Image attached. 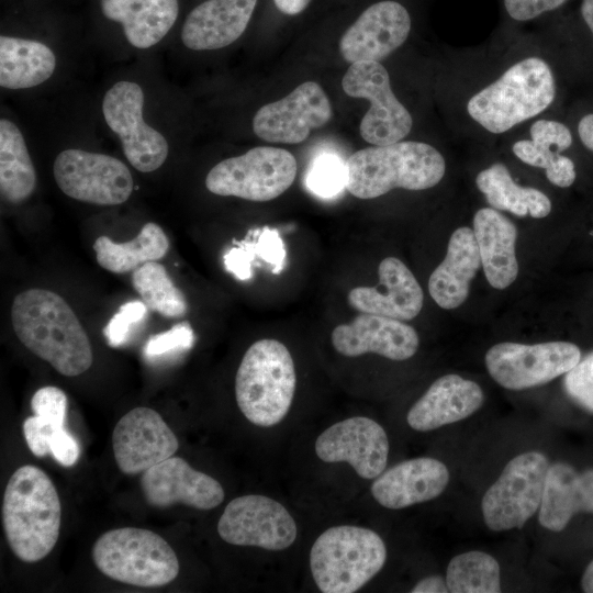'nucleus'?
<instances>
[{
  "label": "nucleus",
  "mask_w": 593,
  "mask_h": 593,
  "mask_svg": "<svg viewBox=\"0 0 593 593\" xmlns=\"http://www.w3.org/2000/svg\"><path fill=\"white\" fill-rule=\"evenodd\" d=\"M11 321L19 340L60 374L76 377L92 366L89 337L59 294L42 288L19 293L12 302Z\"/></svg>",
  "instance_id": "f257e3e1"
},
{
  "label": "nucleus",
  "mask_w": 593,
  "mask_h": 593,
  "mask_svg": "<svg viewBox=\"0 0 593 593\" xmlns=\"http://www.w3.org/2000/svg\"><path fill=\"white\" fill-rule=\"evenodd\" d=\"M2 524L12 552L24 562L44 559L55 547L61 505L49 477L25 465L10 477L2 501Z\"/></svg>",
  "instance_id": "f03ea898"
},
{
  "label": "nucleus",
  "mask_w": 593,
  "mask_h": 593,
  "mask_svg": "<svg viewBox=\"0 0 593 593\" xmlns=\"http://www.w3.org/2000/svg\"><path fill=\"white\" fill-rule=\"evenodd\" d=\"M346 189L358 199H374L401 188L419 191L435 187L446 172L443 155L432 145L400 141L366 147L347 161Z\"/></svg>",
  "instance_id": "7ed1b4c3"
},
{
  "label": "nucleus",
  "mask_w": 593,
  "mask_h": 593,
  "mask_svg": "<svg viewBox=\"0 0 593 593\" xmlns=\"http://www.w3.org/2000/svg\"><path fill=\"white\" fill-rule=\"evenodd\" d=\"M555 96L551 68L544 59L530 56L512 65L473 94L467 111L484 130L501 134L544 112Z\"/></svg>",
  "instance_id": "20e7f679"
},
{
  "label": "nucleus",
  "mask_w": 593,
  "mask_h": 593,
  "mask_svg": "<svg viewBox=\"0 0 593 593\" xmlns=\"http://www.w3.org/2000/svg\"><path fill=\"white\" fill-rule=\"evenodd\" d=\"M296 385L289 349L279 340L255 342L245 353L235 377V398L253 424L270 427L288 414Z\"/></svg>",
  "instance_id": "39448f33"
},
{
  "label": "nucleus",
  "mask_w": 593,
  "mask_h": 593,
  "mask_svg": "<svg viewBox=\"0 0 593 593\" xmlns=\"http://www.w3.org/2000/svg\"><path fill=\"white\" fill-rule=\"evenodd\" d=\"M387 548L381 537L359 526H334L314 541L310 568L323 593H353L384 566Z\"/></svg>",
  "instance_id": "423d86ee"
},
{
  "label": "nucleus",
  "mask_w": 593,
  "mask_h": 593,
  "mask_svg": "<svg viewBox=\"0 0 593 593\" xmlns=\"http://www.w3.org/2000/svg\"><path fill=\"white\" fill-rule=\"evenodd\" d=\"M92 559L108 578L139 588L164 586L179 573V560L158 534L138 527L105 532L93 544Z\"/></svg>",
  "instance_id": "0eeeda50"
},
{
  "label": "nucleus",
  "mask_w": 593,
  "mask_h": 593,
  "mask_svg": "<svg viewBox=\"0 0 593 593\" xmlns=\"http://www.w3.org/2000/svg\"><path fill=\"white\" fill-rule=\"evenodd\" d=\"M296 169V160L290 152L258 146L217 163L208 172L205 187L217 195L265 202L290 188Z\"/></svg>",
  "instance_id": "6e6552de"
},
{
  "label": "nucleus",
  "mask_w": 593,
  "mask_h": 593,
  "mask_svg": "<svg viewBox=\"0 0 593 593\" xmlns=\"http://www.w3.org/2000/svg\"><path fill=\"white\" fill-rule=\"evenodd\" d=\"M548 468L539 451L514 457L482 497L485 525L494 532L522 528L540 507Z\"/></svg>",
  "instance_id": "1a4fd4ad"
},
{
  "label": "nucleus",
  "mask_w": 593,
  "mask_h": 593,
  "mask_svg": "<svg viewBox=\"0 0 593 593\" xmlns=\"http://www.w3.org/2000/svg\"><path fill=\"white\" fill-rule=\"evenodd\" d=\"M580 359L575 344L560 340L534 345L503 342L492 346L484 357L489 374L508 390L548 383L566 374Z\"/></svg>",
  "instance_id": "9d476101"
},
{
  "label": "nucleus",
  "mask_w": 593,
  "mask_h": 593,
  "mask_svg": "<svg viewBox=\"0 0 593 593\" xmlns=\"http://www.w3.org/2000/svg\"><path fill=\"white\" fill-rule=\"evenodd\" d=\"M342 87L347 96L367 99L371 104L359 127L367 143L389 145L409 135L413 126L412 115L395 97L389 72L379 61L351 64L343 77Z\"/></svg>",
  "instance_id": "9b49d317"
},
{
  "label": "nucleus",
  "mask_w": 593,
  "mask_h": 593,
  "mask_svg": "<svg viewBox=\"0 0 593 593\" xmlns=\"http://www.w3.org/2000/svg\"><path fill=\"white\" fill-rule=\"evenodd\" d=\"M53 172L58 188L69 198L118 205L128 200L134 181L127 166L115 157L78 148L60 152Z\"/></svg>",
  "instance_id": "f8f14e48"
},
{
  "label": "nucleus",
  "mask_w": 593,
  "mask_h": 593,
  "mask_svg": "<svg viewBox=\"0 0 593 593\" xmlns=\"http://www.w3.org/2000/svg\"><path fill=\"white\" fill-rule=\"evenodd\" d=\"M144 91L133 81L114 83L102 100V114L118 135L128 163L141 172H152L166 161L169 145L165 136L146 124L143 116Z\"/></svg>",
  "instance_id": "ddd939ff"
},
{
  "label": "nucleus",
  "mask_w": 593,
  "mask_h": 593,
  "mask_svg": "<svg viewBox=\"0 0 593 593\" xmlns=\"http://www.w3.org/2000/svg\"><path fill=\"white\" fill-rule=\"evenodd\" d=\"M220 537L236 546L283 550L296 538V525L287 508L268 496L248 494L232 500L217 523Z\"/></svg>",
  "instance_id": "4468645a"
},
{
  "label": "nucleus",
  "mask_w": 593,
  "mask_h": 593,
  "mask_svg": "<svg viewBox=\"0 0 593 593\" xmlns=\"http://www.w3.org/2000/svg\"><path fill=\"white\" fill-rule=\"evenodd\" d=\"M331 102L314 81L298 86L284 98L262 105L253 119V131L269 143L299 144L311 130L324 126L332 119Z\"/></svg>",
  "instance_id": "2eb2a0df"
},
{
  "label": "nucleus",
  "mask_w": 593,
  "mask_h": 593,
  "mask_svg": "<svg viewBox=\"0 0 593 593\" xmlns=\"http://www.w3.org/2000/svg\"><path fill=\"white\" fill-rule=\"evenodd\" d=\"M112 448L118 468L134 475L174 456L179 441L158 412L138 406L116 423Z\"/></svg>",
  "instance_id": "dca6fc26"
},
{
  "label": "nucleus",
  "mask_w": 593,
  "mask_h": 593,
  "mask_svg": "<svg viewBox=\"0 0 593 593\" xmlns=\"http://www.w3.org/2000/svg\"><path fill=\"white\" fill-rule=\"evenodd\" d=\"M315 452L322 461H345L359 477L374 479L387 466L389 439L380 424L355 416L325 429L315 441Z\"/></svg>",
  "instance_id": "f3484780"
},
{
  "label": "nucleus",
  "mask_w": 593,
  "mask_h": 593,
  "mask_svg": "<svg viewBox=\"0 0 593 593\" xmlns=\"http://www.w3.org/2000/svg\"><path fill=\"white\" fill-rule=\"evenodd\" d=\"M411 29V14L402 3L378 1L345 31L339 40V52L350 64L362 60L380 63L407 40Z\"/></svg>",
  "instance_id": "a211bd4d"
},
{
  "label": "nucleus",
  "mask_w": 593,
  "mask_h": 593,
  "mask_svg": "<svg viewBox=\"0 0 593 593\" xmlns=\"http://www.w3.org/2000/svg\"><path fill=\"white\" fill-rule=\"evenodd\" d=\"M141 489L146 503L154 507L184 504L197 510H211L225 496L217 480L172 456L143 472Z\"/></svg>",
  "instance_id": "6ab92c4d"
},
{
  "label": "nucleus",
  "mask_w": 593,
  "mask_h": 593,
  "mask_svg": "<svg viewBox=\"0 0 593 593\" xmlns=\"http://www.w3.org/2000/svg\"><path fill=\"white\" fill-rule=\"evenodd\" d=\"M331 340L335 350L346 357L372 353L396 361L412 358L419 346V337L411 325L370 313H360L349 323L337 325Z\"/></svg>",
  "instance_id": "aec40b11"
},
{
  "label": "nucleus",
  "mask_w": 593,
  "mask_h": 593,
  "mask_svg": "<svg viewBox=\"0 0 593 593\" xmlns=\"http://www.w3.org/2000/svg\"><path fill=\"white\" fill-rule=\"evenodd\" d=\"M379 283L376 287H356L347 295L351 307L360 313L411 321L422 311L423 290L407 266L395 257L381 260Z\"/></svg>",
  "instance_id": "412c9836"
},
{
  "label": "nucleus",
  "mask_w": 593,
  "mask_h": 593,
  "mask_svg": "<svg viewBox=\"0 0 593 593\" xmlns=\"http://www.w3.org/2000/svg\"><path fill=\"white\" fill-rule=\"evenodd\" d=\"M448 482L445 463L421 457L402 461L379 474L371 485V494L380 505L399 510L437 497Z\"/></svg>",
  "instance_id": "4be33fe9"
},
{
  "label": "nucleus",
  "mask_w": 593,
  "mask_h": 593,
  "mask_svg": "<svg viewBox=\"0 0 593 593\" xmlns=\"http://www.w3.org/2000/svg\"><path fill=\"white\" fill-rule=\"evenodd\" d=\"M483 400V391L474 381L445 374L435 380L411 407L406 421L415 430H434L472 415Z\"/></svg>",
  "instance_id": "5701e85b"
},
{
  "label": "nucleus",
  "mask_w": 593,
  "mask_h": 593,
  "mask_svg": "<svg viewBox=\"0 0 593 593\" xmlns=\"http://www.w3.org/2000/svg\"><path fill=\"white\" fill-rule=\"evenodd\" d=\"M257 0H206L186 18L181 30L183 45L192 51L228 46L246 30Z\"/></svg>",
  "instance_id": "b1692460"
},
{
  "label": "nucleus",
  "mask_w": 593,
  "mask_h": 593,
  "mask_svg": "<svg viewBox=\"0 0 593 593\" xmlns=\"http://www.w3.org/2000/svg\"><path fill=\"white\" fill-rule=\"evenodd\" d=\"M578 513L593 514V468L578 471L566 462L549 465L539 507L540 525L561 532Z\"/></svg>",
  "instance_id": "393cba45"
},
{
  "label": "nucleus",
  "mask_w": 593,
  "mask_h": 593,
  "mask_svg": "<svg viewBox=\"0 0 593 593\" xmlns=\"http://www.w3.org/2000/svg\"><path fill=\"white\" fill-rule=\"evenodd\" d=\"M472 230L488 282L497 290L508 288L518 276L515 224L499 210L482 208L473 216Z\"/></svg>",
  "instance_id": "a878e982"
},
{
  "label": "nucleus",
  "mask_w": 593,
  "mask_h": 593,
  "mask_svg": "<svg viewBox=\"0 0 593 593\" xmlns=\"http://www.w3.org/2000/svg\"><path fill=\"white\" fill-rule=\"evenodd\" d=\"M481 267L473 230L458 227L451 234L443 261L428 279V292L445 310L460 306L468 298L470 283Z\"/></svg>",
  "instance_id": "bb28decb"
},
{
  "label": "nucleus",
  "mask_w": 593,
  "mask_h": 593,
  "mask_svg": "<svg viewBox=\"0 0 593 593\" xmlns=\"http://www.w3.org/2000/svg\"><path fill=\"white\" fill-rule=\"evenodd\" d=\"M530 139H521L513 144L514 155L523 163L542 168L552 184L570 187L577 177L573 161L560 153L572 144L570 130L561 122L540 119L529 130Z\"/></svg>",
  "instance_id": "cd10ccee"
},
{
  "label": "nucleus",
  "mask_w": 593,
  "mask_h": 593,
  "mask_svg": "<svg viewBox=\"0 0 593 593\" xmlns=\"http://www.w3.org/2000/svg\"><path fill=\"white\" fill-rule=\"evenodd\" d=\"M103 15L121 23L127 42L149 48L160 42L175 24L178 0H100Z\"/></svg>",
  "instance_id": "c85d7f7f"
},
{
  "label": "nucleus",
  "mask_w": 593,
  "mask_h": 593,
  "mask_svg": "<svg viewBox=\"0 0 593 593\" xmlns=\"http://www.w3.org/2000/svg\"><path fill=\"white\" fill-rule=\"evenodd\" d=\"M56 68L54 52L42 42L2 35L0 37V86L19 90L48 80Z\"/></svg>",
  "instance_id": "c756f323"
},
{
  "label": "nucleus",
  "mask_w": 593,
  "mask_h": 593,
  "mask_svg": "<svg viewBox=\"0 0 593 593\" xmlns=\"http://www.w3.org/2000/svg\"><path fill=\"white\" fill-rule=\"evenodd\" d=\"M475 184L495 210L507 211L519 217L529 215L534 219H542L551 211V201L544 192L516 183L502 163H495L481 170L477 175Z\"/></svg>",
  "instance_id": "7c9ffc66"
},
{
  "label": "nucleus",
  "mask_w": 593,
  "mask_h": 593,
  "mask_svg": "<svg viewBox=\"0 0 593 593\" xmlns=\"http://www.w3.org/2000/svg\"><path fill=\"white\" fill-rule=\"evenodd\" d=\"M92 247L100 267L113 273H126L165 257L169 239L158 224L149 222L128 242L116 243L101 235Z\"/></svg>",
  "instance_id": "2f4dec72"
},
{
  "label": "nucleus",
  "mask_w": 593,
  "mask_h": 593,
  "mask_svg": "<svg viewBox=\"0 0 593 593\" xmlns=\"http://www.w3.org/2000/svg\"><path fill=\"white\" fill-rule=\"evenodd\" d=\"M36 172L23 134L10 120H0V191L13 204L26 200L36 187Z\"/></svg>",
  "instance_id": "473e14b6"
},
{
  "label": "nucleus",
  "mask_w": 593,
  "mask_h": 593,
  "mask_svg": "<svg viewBox=\"0 0 593 593\" xmlns=\"http://www.w3.org/2000/svg\"><path fill=\"white\" fill-rule=\"evenodd\" d=\"M67 405V395L57 387H43L33 394L31 409L34 415L24 419L22 429L34 456L42 458L49 454L53 434L65 428Z\"/></svg>",
  "instance_id": "72a5a7b5"
},
{
  "label": "nucleus",
  "mask_w": 593,
  "mask_h": 593,
  "mask_svg": "<svg viewBox=\"0 0 593 593\" xmlns=\"http://www.w3.org/2000/svg\"><path fill=\"white\" fill-rule=\"evenodd\" d=\"M132 284L145 305L158 314L177 318L188 312V302L175 286L167 269L157 261H148L133 271Z\"/></svg>",
  "instance_id": "f704fd0d"
},
{
  "label": "nucleus",
  "mask_w": 593,
  "mask_h": 593,
  "mask_svg": "<svg viewBox=\"0 0 593 593\" xmlns=\"http://www.w3.org/2000/svg\"><path fill=\"white\" fill-rule=\"evenodd\" d=\"M446 582L451 593H499V562L491 555L478 550L457 555L447 567Z\"/></svg>",
  "instance_id": "c9c22d12"
},
{
  "label": "nucleus",
  "mask_w": 593,
  "mask_h": 593,
  "mask_svg": "<svg viewBox=\"0 0 593 593\" xmlns=\"http://www.w3.org/2000/svg\"><path fill=\"white\" fill-rule=\"evenodd\" d=\"M347 181L346 164L334 154H323L314 159L305 179L306 187L315 194L329 198L337 194Z\"/></svg>",
  "instance_id": "e433bc0d"
},
{
  "label": "nucleus",
  "mask_w": 593,
  "mask_h": 593,
  "mask_svg": "<svg viewBox=\"0 0 593 593\" xmlns=\"http://www.w3.org/2000/svg\"><path fill=\"white\" fill-rule=\"evenodd\" d=\"M194 343V333L188 322L175 324L166 332L152 335L144 346L148 360L169 357L189 350Z\"/></svg>",
  "instance_id": "4c0bfd02"
},
{
  "label": "nucleus",
  "mask_w": 593,
  "mask_h": 593,
  "mask_svg": "<svg viewBox=\"0 0 593 593\" xmlns=\"http://www.w3.org/2000/svg\"><path fill=\"white\" fill-rule=\"evenodd\" d=\"M563 388L573 402L593 413V351L566 373Z\"/></svg>",
  "instance_id": "58836bf2"
},
{
  "label": "nucleus",
  "mask_w": 593,
  "mask_h": 593,
  "mask_svg": "<svg viewBox=\"0 0 593 593\" xmlns=\"http://www.w3.org/2000/svg\"><path fill=\"white\" fill-rule=\"evenodd\" d=\"M146 314L147 306L143 301L134 300L122 304L102 331L109 346L120 347L126 343L131 328L139 324Z\"/></svg>",
  "instance_id": "ea45409f"
},
{
  "label": "nucleus",
  "mask_w": 593,
  "mask_h": 593,
  "mask_svg": "<svg viewBox=\"0 0 593 593\" xmlns=\"http://www.w3.org/2000/svg\"><path fill=\"white\" fill-rule=\"evenodd\" d=\"M568 0H503L506 14L514 21L526 22L551 12Z\"/></svg>",
  "instance_id": "a19ab883"
},
{
  "label": "nucleus",
  "mask_w": 593,
  "mask_h": 593,
  "mask_svg": "<svg viewBox=\"0 0 593 593\" xmlns=\"http://www.w3.org/2000/svg\"><path fill=\"white\" fill-rule=\"evenodd\" d=\"M255 247L257 256L272 265V272L280 273L284 266L286 249L279 233L264 228L255 242Z\"/></svg>",
  "instance_id": "79ce46f5"
},
{
  "label": "nucleus",
  "mask_w": 593,
  "mask_h": 593,
  "mask_svg": "<svg viewBox=\"0 0 593 593\" xmlns=\"http://www.w3.org/2000/svg\"><path fill=\"white\" fill-rule=\"evenodd\" d=\"M256 240L246 239L239 246L231 248L224 256L225 269L238 280H247L251 277V262L257 256Z\"/></svg>",
  "instance_id": "37998d69"
},
{
  "label": "nucleus",
  "mask_w": 593,
  "mask_h": 593,
  "mask_svg": "<svg viewBox=\"0 0 593 593\" xmlns=\"http://www.w3.org/2000/svg\"><path fill=\"white\" fill-rule=\"evenodd\" d=\"M49 454L59 465L71 467L79 458L80 448L71 434L66 428H61L55 432L51 438Z\"/></svg>",
  "instance_id": "c03bdc74"
},
{
  "label": "nucleus",
  "mask_w": 593,
  "mask_h": 593,
  "mask_svg": "<svg viewBox=\"0 0 593 593\" xmlns=\"http://www.w3.org/2000/svg\"><path fill=\"white\" fill-rule=\"evenodd\" d=\"M412 593H447L446 579L440 575H429L419 580L411 590Z\"/></svg>",
  "instance_id": "a18cd8bd"
},
{
  "label": "nucleus",
  "mask_w": 593,
  "mask_h": 593,
  "mask_svg": "<svg viewBox=\"0 0 593 593\" xmlns=\"http://www.w3.org/2000/svg\"><path fill=\"white\" fill-rule=\"evenodd\" d=\"M578 133L582 144L593 152V113L586 114L580 120Z\"/></svg>",
  "instance_id": "49530a36"
},
{
  "label": "nucleus",
  "mask_w": 593,
  "mask_h": 593,
  "mask_svg": "<svg viewBox=\"0 0 593 593\" xmlns=\"http://www.w3.org/2000/svg\"><path fill=\"white\" fill-rule=\"evenodd\" d=\"M276 8L287 15H296L303 12L311 0H272Z\"/></svg>",
  "instance_id": "de8ad7c7"
},
{
  "label": "nucleus",
  "mask_w": 593,
  "mask_h": 593,
  "mask_svg": "<svg viewBox=\"0 0 593 593\" xmlns=\"http://www.w3.org/2000/svg\"><path fill=\"white\" fill-rule=\"evenodd\" d=\"M581 15L593 34V0H582Z\"/></svg>",
  "instance_id": "09e8293b"
},
{
  "label": "nucleus",
  "mask_w": 593,
  "mask_h": 593,
  "mask_svg": "<svg viewBox=\"0 0 593 593\" xmlns=\"http://www.w3.org/2000/svg\"><path fill=\"white\" fill-rule=\"evenodd\" d=\"M583 592L593 593V560L588 564L581 579Z\"/></svg>",
  "instance_id": "8fccbe9b"
}]
</instances>
